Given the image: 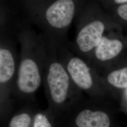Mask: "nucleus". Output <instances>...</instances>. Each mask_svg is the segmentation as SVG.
<instances>
[{
	"mask_svg": "<svg viewBox=\"0 0 127 127\" xmlns=\"http://www.w3.org/2000/svg\"><path fill=\"white\" fill-rule=\"evenodd\" d=\"M40 40L35 33L27 30L20 32L21 53L17 84L19 89L24 93L34 92L41 84L38 61L46 56L47 46L45 42Z\"/></svg>",
	"mask_w": 127,
	"mask_h": 127,
	"instance_id": "1",
	"label": "nucleus"
},
{
	"mask_svg": "<svg viewBox=\"0 0 127 127\" xmlns=\"http://www.w3.org/2000/svg\"><path fill=\"white\" fill-rule=\"evenodd\" d=\"M74 9L73 0H57L46 10L41 24L50 34L59 33L72 23Z\"/></svg>",
	"mask_w": 127,
	"mask_h": 127,
	"instance_id": "2",
	"label": "nucleus"
},
{
	"mask_svg": "<svg viewBox=\"0 0 127 127\" xmlns=\"http://www.w3.org/2000/svg\"><path fill=\"white\" fill-rule=\"evenodd\" d=\"M54 48L55 53L51 55L52 61L49 67L47 80L53 100L60 104L64 102L66 98L69 86V77L63 65L59 61L54 46Z\"/></svg>",
	"mask_w": 127,
	"mask_h": 127,
	"instance_id": "3",
	"label": "nucleus"
},
{
	"mask_svg": "<svg viewBox=\"0 0 127 127\" xmlns=\"http://www.w3.org/2000/svg\"><path fill=\"white\" fill-rule=\"evenodd\" d=\"M104 30V24L99 21L92 22L83 27L76 38L80 50L88 52L95 47L102 37Z\"/></svg>",
	"mask_w": 127,
	"mask_h": 127,
	"instance_id": "4",
	"label": "nucleus"
},
{
	"mask_svg": "<svg viewBox=\"0 0 127 127\" xmlns=\"http://www.w3.org/2000/svg\"><path fill=\"white\" fill-rule=\"evenodd\" d=\"M67 70L73 82L77 86L84 90L90 89L93 85V80L90 69L83 60L77 57L69 60Z\"/></svg>",
	"mask_w": 127,
	"mask_h": 127,
	"instance_id": "5",
	"label": "nucleus"
},
{
	"mask_svg": "<svg viewBox=\"0 0 127 127\" xmlns=\"http://www.w3.org/2000/svg\"><path fill=\"white\" fill-rule=\"evenodd\" d=\"M76 124L78 127H109L110 121L104 112L85 110L78 115Z\"/></svg>",
	"mask_w": 127,
	"mask_h": 127,
	"instance_id": "6",
	"label": "nucleus"
},
{
	"mask_svg": "<svg viewBox=\"0 0 127 127\" xmlns=\"http://www.w3.org/2000/svg\"><path fill=\"white\" fill-rule=\"evenodd\" d=\"M16 56L13 51L0 45V83L8 82L16 69Z\"/></svg>",
	"mask_w": 127,
	"mask_h": 127,
	"instance_id": "7",
	"label": "nucleus"
},
{
	"mask_svg": "<svg viewBox=\"0 0 127 127\" xmlns=\"http://www.w3.org/2000/svg\"><path fill=\"white\" fill-rule=\"evenodd\" d=\"M123 48V43L121 41L102 37L95 47V56L101 61L110 60L118 56Z\"/></svg>",
	"mask_w": 127,
	"mask_h": 127,
	"instance_id": "8",
	"label": "nucleus"
},
{
	"mask_svg": "<svg viewBox=\"0 0 127 127\" xmlns=\"http://www.w3.org/2000/svg\"><path fill=\"white\" fill-rule=\"evenodd\" d=\"M108 81L113 86L120 89L127 88V67L114 71L108 76Z\"/></svg>",
	"mask_w": 127,
	"mask_h": 127,
	"instance_id": "9",
	"label": "nucleus"
},
{
	"mask_svg": "<svg viewBox=\"0 0 127 127\" xmlns=\"http://www.w3.org/2000/svg\"><path fill=\"white\" fill-rule=\"evenodd\" d=\"M31 122L30 116L27 114L15 116L9 123V127H29Z\"/></svg>",
	"mask_w": 127,
	"mask_h": 127,
	"instance_id": "10",
	"label": "nucleus"
},
{
	"mask_svg": "<svg viewBox=\"0 0 127 127\" xmlns=\"http://www.w3.org/2000/svg\"><path fill=\"white\" fill-rule=\"evenodd\" d=\"M33 127H52V126L45 116L41 114H38L34 119Z\"/></svg>",
	"mask_w": 127,
	"mask_h": 127,
	"instance_id": "11",
	"label": "nucleus"
},
{
	"mask_svg": "<svg viewBox=\"0 0 127 127\" xmlns=\"http://www.w3.org/2000/svg\"><path fill=\"white\" fill-rule=\"evenodd\" d=\"M119 15L122 18L127 20V4L123 5L118 7L117 9Z\"/></svg>",
	"mask_w": 127,
	"mask_h": 127,
	"instance_id": "12",
	"label": "nucleus"
},
{
	"mask_svg": "<svg viewBox=\"0 0 127 127\" xmlns=\"http://www.w3.org/2000/svg\"><path fill=\"white\" fill-rule=\"evenodd\" d=\"M114 1L117 4H120L127 2V0H114Z\"/></svg>",
	"mask_w": 127,
	"mask_h": 127,
	"instance_id": "13",
	"label": "nucleus"
}]
</instances>
